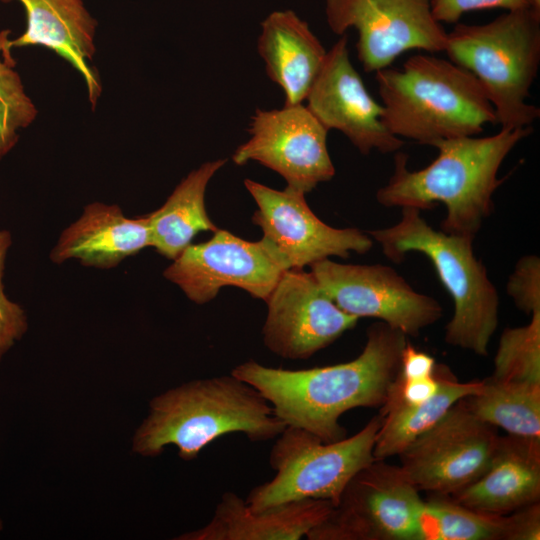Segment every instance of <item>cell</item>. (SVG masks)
Instances as JSON below:
<instances>
[{"label": "cell", "mask_w": 540, "mask_h": 540, "mask_svg": "<svg viewBox=\"0 0 540 540\" xmlns=\"http://www.w3.org/2000/svg\"><path fill=\"white\" fill-rule=\"evenodd\" d=\"M406 343L405 334L378 322L368 329L361 354L351 361L289 370L249 360L231 373L253 386L286 426L306 430L330 443L346 437L339 422L342 414L385 403Z\"/></svg>", "instance_id": "6da1fadb"}, {"label": "cell", "mask_w": 540, "mask_h": 540, "mask_svg": "<svg viewBox=\"0 0 540 540\" xmlns=\"http://www.w3.org/2000/svg\"><path fill=\"white\" fill-rule=\"evenodd\" d=\"M532 130L501 128L491 136L435 142L437 157L416 171L407 168V155L398 153L393 174L377 191L376 199L385 207L420 211L440 202L446 208L441 230L474 239L491 213L492 196L503 181L497 177L501 164Z\"/></svg>", "instance_id": "7a4b0ae2"}, {"label": "cell", "mask_w": 540, "mask_h": 540, "mask_svg": "<svg viewBox=\"0 0 540 540\" xmlns=\"http://www.w3.org/2000/svg\"><path fill=\"white\" fill-rule=\"evenodd\" d=\"M149 408L132 445L145 457L173 444L190 461L223 435L242 433L251 442H266L286 428L269 402L232 373L181 384L154 397Z\"/></svg>", "instance_id": "3957f363"}, {"label": "cell", "mask_w": 540, "mask_h": 540, "mask_svg": "<svg viewBox=\"0 0 540 540\" xmlns=\"http://www.w3.org/2000/svg\"><path fill=\"white\" fill-rule=\"evenodd\" d=\"M383 122L398 138L432 146L475 136L496 116L482 85L468 70L430 54L409 57L402 68L376 71Z\"/></svg>", "instance_id": "277c9868"}, {"label": "cell", "mask_w": 540, "mask_h": 540, "mask_svg": "<svg viewBox=\"0 0 540 540\" xmlns=\"http://www.w3.org/2000/svg\"><path fill=\"white\" fill-rule=\"evenodd\" d=\"M420 210L403 207L393 226L367 234L396 263L410 252L431 261L451 295L454 312L446 325L445 341L455 347L485 356L498 326L499 295L483 263L475 256L473 239L432 228Z\"/></svg>", "instance_id": "5b68a950"}, {"label": "cell", "mask_w": 540, "mask_h": 540, "mask_svg": "<svg viewBox=\"0 0 540 540\" xmlns=\"http://www.w3.org/2000/svg\"><path fill=\"white\" fill-rule=\"evenodd\" d=\"M444 52L471 72L503 129L531 127L540 109L527 102L540 64V10L506 11L480 25L457 23Z\"/></svg>", "instance_id": "8992f818"}, {"label": "cell", "mask_w": 540, "mask_h": 540, "mask_svg": "<svg viewBox=\"0 0 540 540\" xmlns=\"http://www.w3.org/2000/svg\"><path fill=\"white\" fill-rule=\"evenodd\" d=\"M381 423L379 414L353 436L330 443L286 426L269 454L275 476L254 487L246 504L254 511L304 499L327 500L335 506L350 480L375 460L373 449Z\"/></svg>", "instance_id": "52a82bcc"}, {"label": "cell", "mask_w": 540, "mask_h": 540, "mask_svg": "<svg viewBox=\"0 0 540 540\" xmlns=\"http://www.w3.org/2000/svg\"><path fill=\"white\" fill-rule=\"evenodd\" d=\"M400 466L374 460L347 484L309 540H420L425 500Z\"/></svg>", "instance_id": "ba28073f"}, {"label": "cell", "mask_w": 540, "mask_h": 540, "mask_svg": "<svg viewBox=\"0 0 540 540\" xmlns=\"http://www.w3.org/2000/svg\"><path fill=\"white\" fill-rule=\"evenodd\" d=\"M432 0H325L330 30L354 29L364 71L389 67L409 50L444 52L447 32L432 13Z\"/></svg>", "instance_id": "9c48e42d"}, {"label": "cell", "mask_w": 540, "mask_h": 540, "mask_svg": "<svg viewBox=\"0 0 540 540\" xmlns=\"http://www.w3.org/2000/svg\"><path fill=\"white\" fill-rule=\"evenodd\" d=\"M500 436L458 401L400 454V468L419 491L451 495L487 469Z\"/></svg>", "instance_id": "30bf717a"}, {"label": "cell", "mask_w": 540, "mask_h": 540, "mask_svg": "<svg viewBox=\"0 0 540 540\" xmlns=\"http://www.w3.org/2000/svg\"><path fill=\"white\" fill-rule=\"evenodd\" d=\"M244 184L258 205L252 221L263 231L260 241L285 271L303 269L330 256L364 254L373 245L372 238L358 229L333 228L321 221L301 191L288 186L275 190L250 179Z\"/></svg>", "instance_id": "8fae6325"}, {"label": "cell", "mask_w": 540, "mask_h": 540, "mask_svg": "<svg viewBox=\"0 0 540 540\" xmlns=\"http://www.w3.org/2000/svg\"><path fill=\"white\" fill-rule=\"evenodd\" d=\"M310 268L342 311L358 319H379L406 336H418L443 315L436 299L416 292L389 266L340 264L327 258Z\"/></svg>", "instance_id": "7c38bea8"}, {"label": "cell", "mask_w": 540, "mask_h": 540, "mask_svg": "<svg viewBox=\"0 0 540 540\" xmlns=\"http://www.w3.org/2000/svg\"><path fill=\"white\" fill-rule=\"evenodd\" d=\"M249 133V140L232 156L236 165L257 161L280 174L288 187L305 194L335 175L327 148L328 130L303 103L257 109Z\"/></svg>", "instance_id": "4fadbf2b"}, {"label": "cell", "mask_w": 540, "mask_h": 540, "mask_svg": "<svg viewBox=\"0 0 540 540\" xmlns=\"http://www.w3.org/2000/svg\"><path fill=\"white\" fill-rule=\"evenodd\" d=\"M266 302L264 344L274 354L290 360L310 358L359 320L342 311L312 272L303 269L284 271Z\"/></svg>", "instance_id": "5bb4252c"}, {"label": "cell", "mask_w": 540, "mask_h": 540, "mask_svg": "<svg viewBox=\"0 0 540 540\" xmlns=\"http://www.w3.org/2000/svg\"><path fill=\"white\" fill-rule=\"evenodd\" d=\"M173 261L164 277L197 304L209 302L225 286L266 301L285 271L261 241H246L220 229L207 242L190 244Z\"/></svg>", "instance_id": "9a60e30c"}, {"label": "cell", "mask_w": 540, "mask_h": 540, "mask_svg": "<svg viewBox=\"0 0 540 540\" xmlns=\"http://www.w3.org/2000/svg\"><path fill=\"white\" fill-rule=\"evenodd\" d=\"M347 44L345 33L327 51L306 107L328 131L342 132L363 155L395 152L404 142L385 126L383 107L351 63Z\"/></svg>", "instance_id": "2e32d148"}, {"label": "cell", "mask_w": 540, "mask_h": 540, "mask_svg": "<svg viewBox=\"0 0 540 540\" xmlns=\"http://www.w3.org/2000/svg\"><path fill=\"white\" fill-rule=\"evenodd\" d=\"M8 3L12 0H1ZM26 13V29L8 47L43 46L72 65L84 79L94 109L102 93L97 70L90 65L96 52L97 21L83 0H16Z\"/></svg>", "instance_id": "e0dca14e"}, {"label": "cell", "mask_w": 540, "mask_h": 540, "mask_svg": "<svg viewBox=\"0 0 540 540\" xmlns=\"http://www.w3.org/2000/svg\"><path fill=\"white\" fill-rule=\"evenodd\" d=\"M333 507L327 500L304 499L254 511L240 496L226 492L205 526L175 539L299 540L320 525Z\"/></svg>", "instance_id": "ac0fdd59"}, {"label": "cell", "mask_w": 540, "mask_h": 540, "mask_svg": "<svg viewBox=\"0 0 540 540\" xmlns=\"http://www.w3.org/2000/svg\"><path fill=\"white\" fill-rule=\"evenodd\" d=\"M452 498L473 510L506 515L540 498V439L500 437L484 473Z\"/></svg>", "instance_id": "d6986e66"}, {"label": "cell", "mask_w": 540, "mask_h": 540, "mask_svg": "<svg viewBox=\"0 0 540 540\" xmlns=\"http://www.w3.org/2000/svg\"><path fill=\"white\" fill-rule=\"evenodd\" d=\"M149 246L146 215L128 218L118 205L95 202L61 233L50 258L58 264L76 258L85 266L110 269Z\"/></svg>", "instance_id": "ffe728a7"}, {"label": "cell", "mask_w": 540, "mask_h": 540, "mask_svg": "<svg viewBox=\"0 0 540 540\" xmlns=\"http://www.w3.org/2000/svg\"><path fill=\"white\" fill-rule=\"evenodd\" d=\"M257 49L269 79L283 90L284 105L302 104L327 53L308 24L294 11H274L261 23Z\"/></svg>", "instance_id": "44dd1931"}, {"label": "cell", "mask_w": 540, "mask_h": 540, "mask_svg": "<svg viewBox=\"0 0 540 540\" xmlns=\"http://www.w3.org/2000/svg\"><path fill=\"white\" fill-rule=\"evenodd\" d=\"M226 159L202 164L191 171L156 211L146 214L151 247L168 258H177L200 232L218 230L205 208V192L210 179Z\"/></svg>", "instance_id": "7402d4cb"}, {"label": "cell", "mask_w": 540, "mask_h": 540, "mask_svg": "<svg viewBox=\"0 0 540 540\" xmlns=\"http://www.w3.org/2000/svg\"><path fill=\"white\" fill-rule=\"evenodd\" d=\"M439 388L418 404L387 403L381 411L373 457L385 460L399 455L417 437L433 427L458 401L475 394L482 381L459 382L449 369L437 366Z\"/></svg>", "instance_id": "603a6c76"}, {"label": "cell", "mask_w": 540, "mask_h": 540, "mask_svg": "<svg viewBox=\"0 0 540 540\" xmlns=\"http://www.w3.org/2000/svg\"><path fill=\"white\" fill-rule=\"evenodd\" d=\"M463 400L476 417L508 435L540 439V384L490 377Z\"/></svg>", "instance_id": "cb8c5ba5"}, {"label": "cell", "mask_w": 540, "mask_h": 540, "mask_svg": "<svg viewBox=\"0 0 540 540\" xmlns=\"http://www.w3.org/2000/svg\"><path fill=\"white\" fill-rule=\"evenodd\" d=\"M505 515L468 508L452 497L425 501L420 540H502Z\"/></svg>", "instance_id": "d4e9b609"}, {"label": "cell", "mask_w": 540, "mask_h": 540, "mask_svg": "<svg viewBox=\"0 0 540 540\" xmlns=\"http://www.w3.org/2000/svg\"><path fill=\"white\" fill-rule=\"evenodd\" d=\"M10 32L0 31V160L17 144L18 132L32 124L38 114L15 69L8 47Z\"/></svg>", "instance_id": "484cf974"}, {"label": "cell", "mask_w": 540, "mask_h": 540, "mask_svg": "<svg viewBox=\"0 0 540 540\" xmlns=\"http://www.w3.org/2000/svg\"><path fill=\"white\" fill-rule=\"evenodd\" d=\"M491 378L540 384V310L528 324L503 331Z\"/></svg>", "instance_id": "4316f807"}, {"label": "cell", "mask_w": 540, "mask_h": 540, "mask_svg": "<svg viewBox=\"0 0 540 540\" xmlns=\"http://www.w3.org/2000/svg\"><path fill=\"white\" fill-rule=\"evenodd\" d=\"M11 244L10 232L0 229V361L15 341L22 338L28 327L24 310L9 300L4 291L5 259Z\"/></svg>", "instance_id": "83f0119b"}, {"label": "cell", "mask_w": 540, "mask_h": 540, "mask_svg": "<svg viewBox=\"0 0 540 540\" xmlns=\"http://www.w3.org/2000/svg\"><path fill=\"white\" fill-rule=\"evenodd\" d=\"M507 290L525 313L531 315L540 310V261L537 256H525L517 263Z\"/></svg>", "instance_id": "f1b7e54d"}, {"label": "cell", "mask_w": 540, "mask_h": 540, "mask_svg": "<svg viewBox=\"0 0 540 540\" xmlns=\"http://www.w3.org/2000/svg\"><path fill=\"white\" fill-rule=\"evenodd\" d=\"M434 18L442 23H457L465 13L501 8L506 11L533 7V0H432Z\"/></svg>", "instance_id": "f546056e"}, {"label": "cell", "mask_w": 540, "mask_h": 540, "mask_svg": "<svg viewBox=\"0 0 540 540\" xmlns=\"http://www.w3.org/2000/svg\"><path fill=\"white\" fill-rule=\"evenodd\" d=\"M539 502L519 508L505 515L502 540H539Z\"/></svg>", "instance_id": "4dcf8cb0"}, {"label": "cell", "mask_w": 540, "mask_h": 540, "mask_svg": "<svg viewBox=\"0 0 540 540\" xmlns=\"http://www.w3.org/2000/svg\"><path fill=\"white\" fill-rule=\"evenodd\" d=\"M435 360L429 354L415 349L408 341L401 353L398 377L401 380H414L432 376Z\"/></svg>", "instance_id": "1f68e13d"}, {"label": "cell", "mask_w": 540, "mask_h": 540, "mask_svg": "<svg viewBox=\"0 0 540 540\" xmlns=\"http://www.w3.org/2000/svg\"><path fill=\"white\" fill-rule=\"evenodd\" d=\"M534 8L540 10V0H533Z\"/></svg>", "instance_id": "d6a6232c"}, {"label": "cell", "mask_w": 540, "mask_h": 540, "mask_svg": "<svg viewBox=\"0 0 540 540\" xmlns=\"http://www.w3.org/2000/svg\"><path fill=\"white\" fill-rule=\"evenodd\" d=\"M2 526H3V524H2V521L0 520V531L2 529Z\"/></svg>", "instance_id": "836d02e7"}]
</instances>
